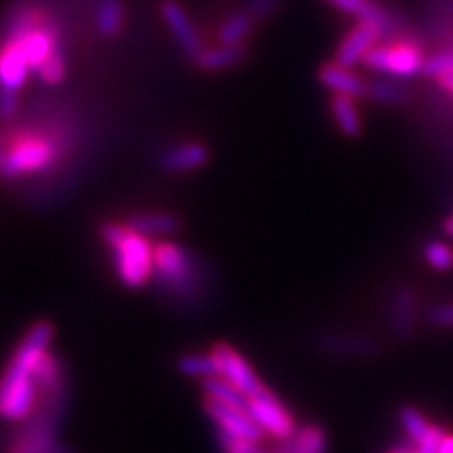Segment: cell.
Returning a JSON list of instances; mask_svg holds the SVG:
<instances>
[{
    "mask_svg": "<svg viewBox=\"0 0 453 453\" xmlns=\"http://www.w3.org/2000/svg\"><path fill=\"white\" fill-rule=\"evenodd\" d=\"M19 47H21V50H24L27 65H30V70H34V72L41 70V67L50 59V57L61 53L59 42H57L55 27L47 24V21H42L36 30L27 34L24 41L19 42Z\"/></svg>",
    "mask_w": 453,
    "mask_h": 453,
    "instance_id": "obj_16",
    "label": "cell"
},
{
    "mask_svg": "<svg viewBox=\"0 0 453 453\" xmlns=\"http://www.w3.org/2000/svg\"><path fill=\"white\" fill-rule=\"evenodd\" d=\"M38 76L42 78L47 84H59L65 78V61L64 55L57 53L38 70Z\"/></svg>",
    "mask_w": 453,
    "mask_h": 453,
    "instance_id": "obj_33",
    "label": "cell"
},
{
    "mask_svg": "<svg viewBox=\"0 0 453 453\" xmlns=\"http://www.w3.org/2000/svg\"><path fill=\"white\" fill-rule=\"evenodd\" d=\"M4 157H7V151H4V145H3V141H0V168H3V162H4Z\"/></svg>",
    "mask_w": 453,
    "mask_h": 453,
    "instance_id": "obj_40",
    "label": "cell"
},
{
    "mask_svg": "<svg viewBox=\"0 0 453 453\" xmlns=\"http://www.w3.org/2000/svg\"><path fill=\"white\" fill-rule=\"evenodd\" d=\"M399 420H401V426H403L407 439H410L411 445L424 443V441H426L430 434L437 430V426H433V424L424 418V413H420V410H416V407H411V405L401 407Z\"/></svg>",
    "mask_w": 453,
    "mask_h": 453,
    "instance_id": "obj_27",
    "label": "cell"
},
{
    "mask_svg": "<svg viewBox=\"0 0 453 453\" xmlns=\"http://www.w3.org/2000/svg\"><path fill=\"white\" fill-rule=\"evenodd\" d=\"M59 143L47 137H24L11 147L4 157L0 174L4 179H17L24 177V174L41 173L55 164L57 156L61 154Z\"/></svg>",
    "mask_w": 453,
    "mask_h": 453,
    "instance_id": "obj_5",
    "label": "cell"
},
{
    "mask_svg": "<svg viewBox=\"0 0 453 453\" xmlns=\"http://www.w3.org/2000/svg\"><path fill=\"white\" fill-rule=\"evenodd\" d=\"M426 321L441 330H453V303L434 304L426 311Z\"/></svg>",
    "mask_w": 453,
    "mask_h": 453,
    "instance_id": "obj_32",
    "label": "cell"
},
{
    "mask_svg": "<svg viewBox=\"0 0 453 453\" xmlns=\"http://www.w3.org/2000/svg\"><path fill=\"white\" fill-rule=\"evenodd\" d=\"M317 78L324 84V88L330 90L332 95H338V97H350L359 99L367 95V82L361 76H357L353 70H347V67L338 64H326L317 72Z\"/></svg>",
    "mask_w": 453,
    "mask_h": 453,
    "instance_id": "obj_17",
    "label": "cell"
},
{
    "mask_svg": "<svg viewBox=\"0 0 453 453\" xmlns=\"http://www.w3.org/2000/svg\"><path fill=\"white\" fill-rule=\"evenodd\" d=\"M330 107H332L334 122H336L340 133L350 139L359 137L361 130H364V120H361L359 107H357L355 99L338 97V95H334L330 101Z\"/></svg>",
    "mask_w": 453,
    "mask_h": 453,
    "instance_id": "obj_21",
    "label": "cell"
},
{
    "mask_svg": "<svg viewBox=\"0 0 453 453\" xmlns=\"http://www.w3.org/2000/svg\"><path fill=\"white\" fill-rule=\"evenodd\" d=\"M445 234H447V235H451V237H453V214H451V217H449V219H447V220H445Z\"/></svg>",
    "mask_w": 453,
    "mask_h": 453,
    "instance_id": "obj_39",
    "label": "cell"
},
{
    "mask_svg": "<svg viewBox=\"0 0 453 453\" xmlns=\"http://www.w3.org/2000/svg\"><path fill=\"white\" fill-rule=\"evenodd\" d=\"M160 13L164 24L173 32V38L179 44V49L196 61L202 55L203 42L200 32H197L194 21H191V17L187 15V11L180 7L177 0H162Z\"/></svg>",
    "mask_w": 453,
    "mask_h": 453,
    "instance_id": "obj_11",
    "label": "cell"
},
{
    "mask_svg": "<svg viewBox=\"0 0 453 453\" xmlns=\"http://www.w3.org/2000/svg\"><path fill=\"white\" fill-rule=\"evenodd\" d=\"M50 340H53V326L49 321H38L27 330L11 357L7 370L0 378V418L3 420L21 424L36 411V372L42 357L49 353Z\"/></svg>",
    "mask_w": 453,
    "mask_h": 453,
    "instance_id": "obj_2",
    "label": "cell"
},
{
    "mask_svg": "<svg viewBox=\"0 0 453 453\" xmlns=\"http://www.w3.org/2000/svg\"><path fill=\"white\" fill-rule=\"evenodd\" d=\"M202 390H203V395H206V399L217 401V403H220V405L235 407V410H246L248 407V396L220 376H214V378H208V380H203Z\"/></svg>",
    "mask_w": 453,
    "mask_h": 453,
    "instance_id": "obj_25",
    "label": "cell"
},
{
    "mask_svg": "<svg viewBox=\"0 0 453 453\" xmlns=\"http://www.w3.org/2000/svg\"><path fill=\"white\" fill-rule=\"evenodd\" d=\"M384 34L380 32V27L372 24H357L347 34V38L338 44L336 53H334V64L347 67V70L359 64H365L367 55L376 49V42Z\"/></svg>",
    "mask_w": 453,
    "mask_h": 453,
    "instance_id": "obj_13",
    "label": "cell"
},
{
    "mask_svg": "<svg viewBox=\"0 0 453 453\" xmlns=\"http://www.w3.org/2000/svg\"><path fill=\"white\" fill-rule=\"evenodd\" d=\"M27 73H30V65H27L19 44H3L0 49V88L19 93V88L26 84Z\"/></svg>",
    "mask_w": 453,
    "mask_h": 453,
    "instance_id": "obj_19",
    "label": "cell"
},
{
    "mask_svg": "<svg viewBox=\"0 0 453 453\" xmlns=\"http://www.w3.org/2000/svg\"><path fill=\"white\" fill-rule=\"evenodd\" d=\"M217 437L223 453H271L269 447H265V443H252V441L235 439L223 433H217Z\"/></svg>",
    "mask_w": 453,
    "mask_h": 453,
    "instance_id": "obj_31",
    "label": "cell"
},
{
    "mask_svg": "<svg viewBox=\"0 0 453 453\" xmlns=\"http://www.w3.org/2000/svg\"><path fill=\"white\" fill-rule=\"evenodd\" d=\"M19 110V97L15 90L0 88V120H11Z\"/></svg>",
    "mask_w": 453,
    "mask_h": 453,
    "instance_id": "obj_35",
    "label": "cell"
},
{
    "mask_svg": "<svg viewBox=\"0 0 453 453\" xmlns=\"http://www.w3.org/2000/svg\"><path fill=\"white\" fill-rule=\"evenodd\" d=\"M101 240L110 246L116 275L130 290H139L154 280V248L147 237L139 235L128 225L105 223Z\"/></svg>",
    "mask_w": 453,
    "mask_h": 453,
    "instance_id": "obj_4",
    "label": "cell"
},
{
    "mask_svg": "<svg viewBox=\"0 0 453 453\" xmlns=\"http://www.w3.org/2000/svg\"><path fill=\"white\" fill-rule=\"evenodd\" d=\"M154 280L164 296L174 303H197L203 294L200 260L180 243H156Z\"/></svg>",
    "mask_w": 453,
    "mask_h": 453,
    "instance_id": "obj_3",
    "label": "cell"
},
{
    "mask_svg": "<svg viewBox=\"0 0 453 453\" xmlns=\"http://www.w3.org/2000/svg\"><path fill=\"white\" fill-rule=\"evenodd\" d=\"M424 76L434 78V81H445L449 73H453V47L439 50V53L430 55L426 61H424Z\"/></svg>",
    "mask_w": 453,
    "mask_h": 453,
    "instance_id": "obj_29",
    "label": "cell"
},
{
    "mask_svg": "<svg viewBox=\"0 0 453 453\" xmlns=\"http://www.w3.org/2000/svg\"><path fill=\"white\" fill-rule=\"evenodd\" d=\"M439 453H453V434H445L439 445Z\"/></svg>",
    "mask_w": 453,
    "mask_h": 453,
    "instance_id": "obj_36",
    "label": "cell"
},
{
    "mask_svg": "<svg viewBox=\"0 0 453 453\" xmlns=\"http://www.w3.org/2000/svg\"><path fill=\"white\" fill-rule=\"evenodd\" d=\"M271 453H327V437L324 428L317 424L298 426L296 433L290 439L275 441L273 447H269Z\"/></svg>",
    "mask_w": 453,
    "mask_h": 453,
    "instance_id": "obj_18",
    "label": "cell"
},
{
    "mask_svg": "<svg viewBox=\"0 0 453 453\" xmlns=\"http://www.w3.org/2000/svg\"><path fill=\"white\" fill-rule=\"evenodd\" d=\"M55 453H73V451H70V449H65V447H61V445H59V449H57Z\"/></svg>",
    "mask_w": 453,
    "mask_h": 453,
    "instance_id": "obj_41",
    "label": "cell"
},
{
    "mask_svg": "<svg viewBox=\"0 0 453 453\" xmlns=\"http://www.w3.org/2000/svg\"><path fill=\"white\" fill-rule=\"evenodd\" d=\"M413 451V445L411 443H407V445H399V447H395L393 451H388V453H411Z\"/></svg>",
    "mask_w": 453,
    "mask_h": 453,
    "instance_id": "obj_38",
    "label": "cell"
},
{
    "mask_svg": "<svg viewBox=\"0 0 453 453\" xmlns=\"http://www.w3.org/2000/svg\"><path fill=\"white\" fill-rule=\"evenodd\" d=\"M424 55L416 44L396 42L376 47L367 55L365 65L390 78H411L424 70Z\"/></svg>",
    "mask_w": 453,
    "mask_h": 453,
    "instance_id": "obj_7",
    "label": "cell"
},
{
    "mask_svg": "<svg viewBox=\"0 0 453 453\" xmlns=\"http://www.w3.org/2000/svg\"><path fill=\"white\" fill-rule=\"evenodd\" d=\"M246 55V47H223V44H219V47L203 49L202 55L196 59V65L203 72H220L242 64Z\"/></svg>",
    "mask_w": 453,
    "mask_h": 453,
    "instance_id": "obj_22",
    "label": "cell"
},
{
    "mask_svg": "<svg viewBox=\"0 0 453 453\" xmlns=\"http://www.w3.org/2000/svg\"><path fill=\"white\" fill-rule=\"evenodd\" d=\"M177 370L187 378L196 380H208V378L219 376V365L214 359L212 350L208 353H187L177 361Z\"/></svg>",
    "mask_w": 453,
    "mask_h": 453,
    "instance_id": "obj_26",
    "label": "cell"
},
{
    "mask_svg": "<svg viewBox=\"0 0 453 453\" xmlns=\"http://www.w3.org/2000/svg\"><path fill=\"white\" fill-rule=\"evenodd\" d=\"M424 260L437 271H449L453 267V250L443 242H428L424 246Z\"/></svg>",
    "mask_w": 453,
    "mask_h": 453,
    "instance_id": "obj_30",
    "label": "cell"
},
{
    "mask_svg": "<svg viewBox=\"0 0 453 453\" xmlns=\"http://www.w3.org/2000/svg\"><path fill=\"white\" fill-rule=\"evenodd\" d=\"M208 157H211L208 147L191 141V143H179L162 151V156L157 157V166L168 174H185L202 168L208 162Z\"/></svg>",
    "mask_w": 453,
    "mask_h": 453,
    "instance_id": "obj_15",
    "label": "cell"
},
{
    "mask_svg": "<svg viewBox=\"0 0 453 453\" xmlns=\"http://www.w3.org/2000/svg\"><path fill=\"white\" fill-rule=\"evenodd\" d=\"M315 347L324 355L338 359H370L380 353V342L373 336L359 332L324 330L315 336Z\"/></svg>",
    "mask_w": 453,
    "mask_h": 453,
    "instance_id": "obj_8",
    "label": "cell"
},
{
    "mask_svg": "<svg viewBox=\"0 0 453 453\" xmlns=\"http://www.w3.org/2000/svg\"><path fill=\"white\" fill-rule=\"evenodd\" d=\"M441 87H443L447 93H449L451 97H453V73H449V76H447L445 81H441Z\"/></svg>",
    "mask_w": 453,
    "mask_h": 453,
    "instance_id": "obj_37",
    "label": "cell"
},
{
    "mask_svg": "<svg viewBox=\"0 0 453 453\" xmlns=\"http://www.w3.org/2000/svg\"><path fill=\"white\" fill-rule=\"evenodd\" d=\"M324 3L340 11V13L357 17L359 24H372L380 27L384 36L399 27V17L390 13L382 4H378L376 0H324Z\"/></svg>",
    "mask_w": 453,
    "mask_h": 453,
    "instance_id": "obj_14",
    "label": "cell"
},
{
    "mask_svg": "<svg viewBox=\"0 0 453 453\" xmlns=\"http://www.w3.org/2000/svg\"><path fill=\"white\" fill-rule=\"evenodd\" d=\"M418 326V296L410 286H396L388 296V330L395 340L407 342Z\"/></svg>",
    "mask_w": 453,
    "mask_h": 453,
    "instance_id": "obj_12",
    "label": "cell"
},
{
    "mask_svg": "<svg viewBox=\"0 0 453 453\" xmlns=\"http://www.w3.org/2000/svg\"><path fill=\"white\" fill-rule=\"evenodd\" d=\"M203 411L217 424L219 433L229 434V437L252 441V443H265L267 434L258 428V424L248 416L246 410H235V407L220 405L217 401H203Z\"/></svg>",
    "mask_w": 453,
    "mask_h": 453,
    "instance_id": "obj_10",
    "label": "cell"
},
{
    "mask_svg": "<svg viewBox=\"0 0 453 453\" xmlns=\"http://www.w3.org/2000/svg\"><path fill=\"white\" fill-rule=\"evenodd\" d=\"M124 4L122 0H97L95 7V26L101 36L116 38L124 27Z\"/></svg>",
    "mask_w": 453,
    "mask_h": 453,
    "instance_id": "obj_23",
    "label": "cell"
},
{
    "mask_svg": "<svg viewBox=\"0 0 453 453\" xmlns=\"http://www.w3.org/2000/svg\"><path fill=\"white\" fill-rule=\"evenodd\" d=\"M127 225L133 231H137L139 235H143L150 240V237H156V235L177 234L180 229V219L173 212H143V214H134V217H130Z\"/></svg>",
    "mask_w": 453,
    "mask_h": 453,
    "instance_id": "obj_20",
    "label": "cell"
},
{
    "mask_svg": "<svg viewBox=\"0 0 453 453\" xmlns=\"http://www.w3.org/2000/svg\"><path fill=\"white\" fill-rule=\"evenodd\" d=\"M283 0H248L246 11L250 13L254 19H267L275 13L277 9L281 7Z\"/></svg>",
    "mask_w": 453,
    "mask_h": 453,
    "instance_id": "obj_34",
    "label": "cell"
},
{
    "mask_svg": "<svg viewBox=\"0 0 453 453\" xmlns=\"http://www.w3.org/2000/svg\"><path fill=\"white\" fill-rule=\"evenodd\" d=\"M212 355L214 359H217L219 376L225 378L226 382L234 384L237 390H242L248 399L267 390L263 380L257 376V372L252 370L250 364H248V361L243 359L234 347H229V344L225 342H219L212 347Z\"/></svg>",
    "mask_w": 453,
    "mask_h": 453,
    "instance_id": "obj_9",
    "label": "cell"
},
{
    "mask_svg": "<svg viewBox=\"0 0 453 453\" xmlns=\"http://www.w3.org/2000/svg\"><path fill=\"white\" fill-rule=\"evenodd\" d=\"M365 97L382 105H401L410 99V88L395 81H373L367 82Z\"/></svg>",
    "mask_w": 453,
    "mask_h": 453,
    "instance_id": "obj_28",
    "label": "cell"
},
{
    "mask_svg": "<svg viewBox=\"0 0 453 453\" xmlns=\"http://www.w3.org/2000/svg\"><path fill=\"white\" fill-rule=\"evenodd\" d=\"M38 405L26 422L11 433L4 453H55L59 449V433L67 411V378L59 357L47 353L36 372Z\"/></svg>",
    "mask_w": 453,
    "mask_h": 453,
    "instance_id": "obj_1",
    "label": "cell"
},
{
    "mask_svg": "<svg viewBox=\"0 0 453 453\" xmlns=\"http://www.w3.org/2000/svg\"><path fill=\"white\" fill-rule=\"evenodd\" d=\"M254 24H257V19L248 11H240V13L231 15L219 27V44H223V47H243L246 38L254 30Z\"/></svg>",
    "mask_w": 453,
    "mask_h": 453,
    "instance_id": "obj_24",
    "label": "cell"
},
{
    "mask_svg": "<svg viewBox=\"0 0 453 453\" xmlns=\"http://www.w3.org/2000/svg\"><path fill=\"white\" fill-rule=\"evenodd\" d=\"M246 411L258 424V428L275 441L290 439L298 430V424L292 418V413L283 407L281 401L269 388L257 396H250Z\"/></svg>",
    "mask_w": 453,
    "mask_h": 453,
    "instance_id": "obj_6",
    "label": "cell"
}]
</instances>
